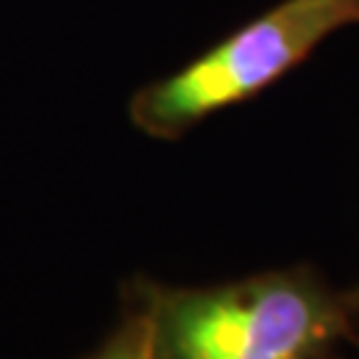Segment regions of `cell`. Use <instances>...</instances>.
<instances>
[{
  "instance_id": "obj_3",
  "label": "cell",
  "mask_w": 359,
  "mask_h": 359,
  "mask_svg": "<svg viewBox=\"0 0 359 359\" xmlns=\"http://www.w3.org/2000/svg\"><path fill=\"white\" fill-rule=\"evenodd\" d=\"M83 359H152L144 317L133 306H126L120 325Z\"/></svg>"
},
{
  "instance_id": "obj_4",
  "label": "cell",
  "mask_w": 359,
  "mask_h": 359,
  "mask_svg": "<svg viewBox=\"0 0 359 359\" xmlns=\"http://www.w3.org/2000/svg\"><path fill=\"white\" fill-rule=\"evenodd\" d=\"M346 293H348V304H351L354 314L359 317V283L354 285V287H346Z\"/></svg>"
},
{
  "instance_id": "obj_1",
  "label": "cell",
  "mask_w": 359,
  "mask_h": 359,
  "mask_svg": "<svg viewBox=\"0 0 359 359\" xmlns=\"http://www.w3.org/2000/svg\"><path fill=\"white\" fill-rule=\"evenodd\" d=\"M126 295L152 359H330L359 322L346 290L309 264L197 287L136 277Z\"/></svg>"
},
{
  "instance_id": "obj_2",
  "label": "cell",
  "mask_w": 359,
  "mask_h": 359,
  "mask_svg": "<svg viewBox=\"0 0 359 359\" xmlns=\"http://www.w3.org/2000/svg\"><path fill=\"white\" fill-rule=\"evenodd\" d=\"M348 25H359V0H283L173 75L136 90L130 123L149 139L176 142L210 115L280 83Z\"/></svg>"
},
{
  "instance_id": "obj_5",
  "label": "cell",
  "mask_w": 359,
  "mask_h": 359,
  "mask_svg": "<svg viewBox=\"0 0 359 359\" xmlns=\"http://www.w3.org/2000/svg\"><path fill=\"white\" fill-rule=\"evenodd\" d=\"M330 359H341V357H335V354H333V357H330Z\"/></svg>"
}]
</instances>
